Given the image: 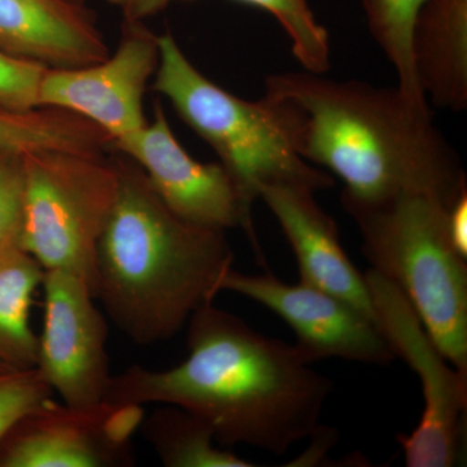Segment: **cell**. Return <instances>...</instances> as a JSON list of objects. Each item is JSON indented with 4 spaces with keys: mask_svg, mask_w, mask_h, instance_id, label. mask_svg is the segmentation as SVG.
Segmentation results:
<instances>
[{
    "mask_svg": "<svg viewBox=\"0 0 467 467\" xmlns=\"http://www.w3.org/2000/svg\"><path fill=\"white\" fill-rule=\"evenodd\" d=\"M187 325L183 362L167 370L126 368L110 378L104 402L175 405L205 420L218 444H247L275 456L317 431L333 382L295 344L257 333L213 301Z\"/></svg>",
    "mask_w": 467,
    "mask_h": 467,
    "instance_id": "1",
    "label": "cell"
},
{
    "mask_svg": "<svg viewBox=\"0 0 467 467\" xmlns=\"http://www.w3.org/2000/svg\"><path fill=\"white\" fill-rule=\"evenodd\" d=\"M264 94L285 107L301 158L342 181L344 209L407 195L451 205L467 190L459 155L431 109L411 103L398 86L304 70L266 77Z\"/></svg>",
    "mask_w": 467,
    "mask_h": 467,
    "instance_id": "2",
    "label": "cell"
},
{
    "mask_svg": "<svg viewBox=\"0 0 467 467\" xmlns=\"http://www.w3.org/2000/svg\"><path fill=\"white\" fill-rule=\"evenodd\" d=\"M115 160L119 193L98 247L97 299L134 343L150 346L214 300L234 254L225 232L177 216L133 160Z\"/></svg>",
    "mask_w": 467,
    "mask_h": 467,
    "instance_id": "3",
    "label": "cell"
},
{
    "mask_svg": "<svg viewBox=\"0 0 467 467\" xmlns=\"http://www.w3.org/2000/svg\"><path fill=\"white\" fill-rule=\"evenodd\" d=\"M153 77V91L167 98L212 147L250 207L264 186H296L313 192L334 186L330 174L297 152L281 101L266 94L244 100L220 88L193 66L171 33L159 36Z\"/></svg>",
    "mask_w": 467,
    "mask_h": 467,
    "instance_id": "4",
    "label": "cell"
},
{
    "mask_svg": "<svg viewBox=\"0 0 467 467\" xmlns=\"http://www.w3.org/2000/svg\"><path fill=\"white\" fill-rule=\"evenodd\" d=\"M451 205L407 195L346 212L371 269L400 288L442 356L467 371V259L451 242Z\"/></svg>",
    "mask_w": 467,
    "mask_h": 467,
    "instance_id": "5",
    "label": "cell"
},
{
    "mask_svg": "<svg viewBox=\"0 0 467 467\" xmlns=\"http://www.w3.org/2000/svg\"><path fill=\"white\" fill-rule=\"evenodd\" d=\"M23 245L45 270L84 279L97 297L98 247L119 193L115 155L41 150L24 153Z\"/></svg>",
    "mask_w": 467,
    "mask_h": 467,
    "instance_id": "6",
    "label": "cell"
},
{
    "mask_svg": "<svg viewBox=\"0 0 467 467\" xmlns=\"http://www.w3.org/2000/svg\"><path fill=\"white\" fill-rule=\"evenodd\" d=\"M365 279L378 327L396 358H400L422 384L425 409L409 435H399L408 467L456 465L462 448L467 409V371L442 356L400 288L376 270Z\"/></svg>",
    "mask_w": 467,
    "mask_h": 467,
    "instance_id": "7",
    "label": "cell"
},
{
    "mask_svg": "<svg viewBox=\"0 0 467 467\" xmlns=\"http://www.w3.org/2000/svg\"><path fill=\"white\" fill-rule=\"evenodd\" d=\"M45 316L36 368L64 404L98 407L112 374L107 353L109 326L84 279L64 270H45Z\"/></svg>",
    "mask_w": 467,
    "mask_h": 467,
    "instance_id": "8",
    "label": "cell"
},
{
    "mask_svg": "<svg viewBox=\"0 0 467 467\" xmlns=\"http://www.w3.org/2000/svg\"><path fill=\"white\" fill-rule=\"evenodd\" d=\"M113 150L133 160L153 192L177 216L193 225L226 230L243 227L261 256L252 223V207L220 162L198 161L181 146L156 101L152 121L112 143Z\"/></svg>",
    "mask_w": 467,
    "mask_h": 467,
    "instance_id": "9",
    "label": "cell"
},
{
    "mask_svg": "<svg viewBox=\"0 0 467 467\" xmlns=\"http://www.w3.org/2000/svg\"><path fill=\"white\" fill-rule=\"evenodd\" d=\"M159 66V36L143 21H125L119 47L99 63L43 73L38 107L75 113L112 143L147 124L143 98Z\"/></svg>",
    "mask_w": 467,
    "mask_h": 467,
    "instance_id": "10",
    "label": "cell"
},
{
    "mask_svg": "<svg viewBox=\"0 0 467 467\" xmlns=\"http://www.w3.org/2000/svg\"><path fill=\"white\" fill-rule=\"evenodd\" d=\"M143 418L140 405L75 408L51 399L0 441V467L131 465V438Z\"/></svg>",
    "mask_w": 467,
    "mask_h": 467,
    "instance_id": "11",
    "label": "cell"
},
{
    "mask_svg": "<svg viewBox=\"0 0 467 467\" xmlns=\"http://www.w3.org/2000/svg\"><path fill=\"white\" fill-rule=\"evenodd\" d=\"M230 291L275 312L296 335L295 346L306 361L342 358L389 365L396 358L373 319L346 301L303 284H285L272 275H245L230 267L220 292Z\"/></svg>",
    "mask_w": 467,
    "mask_h": 467,
    "instance_id": "12",
    "label": "cell"
},
{
    "mask_svg": "<svg viewBox=\"0 0 467 467\" xmlns=\"http://www.w3.org/2000/svg\"><path fill=\"white\" fill-rule=\"evenodd\" d=\"M315 193L296 186L261 187L265 202L290 243L299 265L300 282L346 301L377 324L367 279L344 252L339 230Z\"/></svg>",
    "mask_w": 467,
    "mask_h": 467,
    "instance_id": "13",
    "label": "cell"
},
{
    "mask_svg": "<svg viewBox=\"0 0 467 467\" xmlns=\"http://www.w3.org/2000/svg\"><path fill=\"white\" fill-rule=\"evenodd\" d=\"M0 50L48 69L91 66L109 55L91 12L76 0H0Z\"/></svg>",
    "mask_w": 467,
    "mask_h": 467,
    "instance_id": "14",
    "label": "cell"
},
{
    "mask_svg": "<svg viewBox=\"0 0 467 467\" xmlns=\"http://www.w3.org/2000/svg\"><path fill=\"white\" fill-rule=\"evenodd\" d=\"M411 55L426 99L467 109V0H423L411 27Z\"/></svg>",
    "mask_w": 467,
    "mask_h": 467,
    "instance_id": "15",
    "label": "cell"
},
{
    "mask_svg": "<svg viewBox=\"0 0 467 467\" xmlns=\"http://www.w3.org/2000/svg\"><path fill=\"white\" fill-rule=\"evenodd\" d=\"M45 269L23 248L0 252V362L32 368L38 359V337L30 326L33 296Z\"/></svg>",
    "mask_w": 467,
    "mask_h": 467,
    "instance_id": "16",
    "label": "cell"
},
{
    "mask_svg": "<svg viewBox=\"0 0 467 467\" xmlns=\"http://www.w3.org/2000/svg\"><path fill=\"white\" fill-rule=\"evenodd\" d=\"M110 149L109 135L75 113L50 107L16 110L0 106V150L26 153L41 150L107 152Z\"/></svg>",
    "mask_w": 467,
    "mask_h": 467,
    "instance_id": "17",
    "label": "cell"
},
{
    "mask_svg": "<svg viewBox=\"0 0 467 467\" xmlns=\"http://www.w3.org/2000/svg\"><path fill=\"white\" fill-rule=\"evenodd\" d=\"M140 429L167 467H254L233 451L217 447L213 430L202 418L175 405L161 404Z\"/></svg>",
    "mask_w": 467,
    "mask_h": 467,
    "instance_id": "18",
    "label": "cell"
},
{
    "mask_svg": "<svg viewBox=\"0 0 467 467\" xmlns=\"http://www.w3.org/2000/svg\"><path fill=\"white\" fill-rule=\"evenodd\" d=\"M423 0H362L368 30L398 76V88L411 103L430 107L418 85L411 55V27Z\"/></svg>",
    "mask_w": 467,
    "mask_h": 467,
    "instance_id": "19",
    "label": "cell"
},
{
    "mask_svg": "<svg viewBox=\"0 0 467 467\" xmlns=\"http://www.w3.org/2000/svg\"><path fill=\"white\" fill-rule=\"evenodd\" d=\"M272 15L287 34L291 50L304 70L325 75L331 66L330 36L308 0H238Z\"/></svg>",
    "mask_w": 467,
    "mask_h": 467,
    "instance_id": "20",
    "label": "cell"
},
{
    "mask_svg": "<svg viewBox=\"0 0 467 467\" xmlns=\"http://www.w3.org/2000/svg\"><path fill=\"white\" fill-rule=\"evenodd\" d=\"M26 192L24 153L0 150V252L23 248Z\"/></svg>",
    "mask_w": 467,
    "mask_h": 467,
    "instance_id": "21",
    "label": "cell"
},
{
    "mask_svg": "<svg viewBox=\"0 0 467 467\" xmlns=\"http://www.w3.org/2000/svg\"><path fill=\"white\" fill-rule=\"evenodd\" d=\"M52 393L36 368L0 371V441L21 418L51 400Z\"/></svg>",
    "mask_w": 467,
    "mask_h": 467,
    "instance_id": "22",
    "label": "cell"
},
{
    "mask_svg": "<svg viewBox=\"0 0 467 467\" xmlns=\"http://www.w3.org/2000/svg\"><path fill=\"white\" fill-rule=\"evenodd\" d=\"M46 67L0 50V106L16 110L38 109Z\"/></svg>",
    "mask_w": 467,
    "mask_h": 467,
    "instance_id": "23",
    "label": "cell"
},
{
    "mask_svg": "<svg viewBox=\"0 0 467 467\" xmlns=\"http://www.w3.org/2000/svg\"><path fill=\"white\" fill-rule=\"evenodd\" d=\"M447 225L451 244L467 259V190L448 208Z\"/></svg>",
    "mask_w": 467,
    "mask_h": 467,
    "instance_id": "24",
    "label": "cell"
},
{
    "mask_svg": "<svg viewBox=\"0 0 467 467\" xmlns=\"http://www.w3.org/2000/svg\"><path fill=\"white\" fill-rule=\"evenodd\" d=\"M119 9L125 21H144L155 16L174 0H104Z\"/></svg>",
    "mask_w": 467,
    "mask_h": 467,
    "instance_id": "25",
    "label": "cell"
},
{
    "mask_svg": "<svg viewBox=\"0 0 467 467\" xmlns=\"http://www.w3.org/2000/svg\"><path fill=\"white\" fill-rule=\"evenodd\" d=\"M8 368H11L5 367V365H3L2 362H0V371L8 370Z\"/></svg>",
    "mask_w": 467,
    "mask_h": 467,
    "instance_id": "26",
    "label": "cell"
},
{
    "mask_svg": "<svg viewBox=\"0 0 467 467\" xmlns=\"http://www.w3.org/2000/svg\"><path fill=\"white\" fill-rule=\"evenodd\" d=\"M77 2H79V3H85L86 0H77Z\"/></svg>",
    "mask_w": 467,
    "mask_h": 467,
    "instance_id": "27",
    "label": "cell"
}]
</instances>
